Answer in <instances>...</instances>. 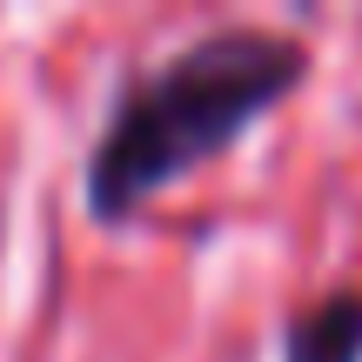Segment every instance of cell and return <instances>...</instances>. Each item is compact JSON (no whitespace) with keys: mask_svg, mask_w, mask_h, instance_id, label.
<instances>
[{"mask_svg":"<svg viewBox=\"0 0 362 362\" xmlns=\"http://www.w3.org/2000/svg\"><path fill=\"white\" fill-rule=\"evenodd\" d=\"M296 67H302L296 47L262 40V34L194 47L181 67H168L148 94L128 101L121 128L101 148V168H94V202L107 215L141 202L148 188H161L188 161H202L208 148H221L242 121H255L296 81Z\"/></svg>","mask_w":362,"mask_h":362,"instance_id":"6da1fadb","label":"cell"},{"mask_svg":"<svg viewBox=\"0 0 362 362\" xmlns=\"http://www.w3.org/2000/svg\"><path fill=\"white\" fill-rule=\"evenodd\" d=\"M356 356H362V302H329L288 342V362H356Z\"/></svg>","mask_w":362,"mask_h":362,"instance_id":"7a4b0ae2","label":"cell"}]
</instances>
